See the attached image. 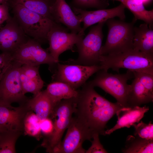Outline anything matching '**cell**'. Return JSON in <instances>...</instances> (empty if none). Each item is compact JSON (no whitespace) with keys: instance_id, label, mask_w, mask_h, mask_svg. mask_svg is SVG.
Returning <instances> with one entry per match:
<instances>
[{"instance_id":"ba28073f","label":"cell","mask_w":153,"mask_h":153,"mask_svg":"<svg viewBox=\"0 0 153 153\" xmlns=\"http://www.w3.org/2000/svg\"><path fill=\"white\" fill-rule=\"evenodd\" d=\"M101 69L100 64L86 66L58 62L51 71L53 73L52 82H63L76 90L84 84L93 74Z\"/></svg>"},{"instance_id":"e0dca14e","label":"cell","mask_w":153,"mask_h":153,"mask_svg":"<svg viewBox=\"0 0 153 153\" xmlns=\"http://www.w3.org/2000/svg\"><path fill=\"white\" fill-rule=\"evenodd\" d=\"M133 74L134 79L130 85L128 107L139 106L152 102L153 83L140 79L136 75Z\"/></svg>"},{"instance_id":"8fae6325","label":"cell","mask_w":153,"mask_h":153,"mask_svg":"<svg viewBox=\"0 0 153 153\" xmlns=\"http://www.w3.org/2000/svg\"><path fill=\"white\" fill-rule=\"evenodd\" d=\"M40 43L29 39L12 55L14 59L23 64L32 66L47 64L50 71L57 62L47 49L43 48Z\"/></svg>"},{"instance_id":"484cf974","label":"cell","mask_w":153,"mask_h":153,"mask_svg":"<svg viewBox=\"0 0 153 153\" xmlns=\"http://www.w3.org/2000/svg\"><path fill=\"white\" fill-rule=\"evenodd\" d=\"M40 121L33 112L30 110L28 111L25 116L23 123V132L25 135L39 140L42 134Z\"/></svg>"},{"instance_id":"277c9868","label":"cell","mask_w":153,"mask_h":153,"mask_svg":"<svg viewBox=\"0 0 153 153\" xmlns=\"http://www.w3.org/2000/svg\"><path fill=\"white\" fill-rule=\"evenodd\" d=\"M16 20L26 35L41 44L47 41L48 32L56 22L19 4H10Z\"/></svg>"},{"instance_id":"83f0119b","label":"cell","mask_w":153,"mask_h":153,"mask_svg":"<svg viewBox=\"0 0 153 153\" xmlns=\"http://www.w3.org/2000/svg\"><path fill=\"white\" fill-rule=\"evenodd\" d=\"M132 126L135 129V136L147 139H153V124L151 122L146 124L141 121Z\"/></svg>"},{"instance_id":"836d02e7","label":"cell","mask_w":153,"mask_h":153,"mask_svg":"<svg viewBox=\"0 0 153 153\" xmlns=\"http://www.w3.org/2000/svg\"><path fill=\"white\" fill-rule=\"evenodd\" d=\"M142 2L144 5L150 3L152 0H138Z\"/></svg>"},{"instance_id":"4316f807","label":"cell","mask_w":153,"mask_h":153,"mask_svg":"<svg viewBox=\"0 0 153 153\" xmlns=\"http://www.w3.org/2000/svg\"><path fill=\"white\" fill-rule=\"evenodd\" d=\"M22 133L10 132L0 134V153H14L15 144Z\"/></svg>"},{"instance_id":"f1b7e54d","label":"cell","mask_w":153,"mask_h":153,"mask_svg":"<svg viewBox=\"0 0 153 153\" xmlns=\"http://www.w3.org/2000/svg\"><path fill=\"white\" fill-rule=\"evenodd\" d=\"M73 2L79 8H94L102 9L109 5V3L105 0H73Z\"/></svg>"},{"instance_id":"9a60e30c","label":"cell","mask_w":153,"mask_h":153,"mask_svg":"<svg viewBox=\"0 0 153 153\" xmlns=\"http://www.w3.org/2000/svg\"><path fill=\"white\" fill-rule=\"evenodd\" d=\"M126 7L122 3L114 8L108 9H99L93 11H87L75 7H73V10L80 18L83 26L81 34L84 35L85 30L89 27L96 23L118 17L120 20H124L126 16L125 12Z\"/></svg>"},{"instance_id":"7402d4cb","label":"cell","mask_w":153,"mask_h":153,"mask_svg":"<svg viewBox=\"0 0 153 153\" xmlns=\"http://www.w3.org/2000/svg\"><path fill=\"white\" fill-rule=\"evenodd\" d=\"M54 106L60 101L77 97L78 90L61 82H54L49 84L45 90Z\"/></svg>"},{"instance_id":"d4e9b609","label":"cell","mask_w":153,"mask_h":153,"mask_svg":"<svg viewBox=\"0 0 153 153\" xmlns=\"http://www.w3.org/2000/svg\"><path fill=\"white\" fill-rule=\"evenodd\" d=\"M133 14L134 17L133 20L144 21L152 29L153 25V10H147L143 3L138 0H123L122 3Z\"/></svg>"},{"instance_id":"e575fe53","label":"cell","mask_w":153,"mask_h":153,"mask_svg":"<svg viewBox=\"0 0 153 153\" xmlns=\"http://www.w3.org/2000/svg\"><path fill=\"white\" fill-rule=\"evenodd\" d=\"M0 4H9V0H0Z\"/></svg>"},{"instance_id":"cb8c5ba5","label":"cell","mask_w":153,"mask_h":153,"mask_svg":"<svg viewBox=\"0 0 153 153\" xmlns=\"http://www.w3.org/2000/svg\"><path fill=\"white\" fill-rule=\"evenodd\" d=\"M122 152L125 153H152L153 139L129 135L127 137L125 147Z\"/></svg>"},{"instance_id":"7a4b0ae2","label":"cell","mask_w":153,"mask_h":153,"mask_svg":"<svg viewBox=\"0 0 153 153\" xmlns=\"http://www.w3.org/2000/svg\"><path fill=\"white\" fill-rule=\"evenodd\" d=\"M100 65L102 69H110L119 72L120 68L132 72H139L153 75V55L133 49L118 54L101 55Z\"/></svg>"},{"instance_id":"ac0fdd59","label":"cell","mask_w":153,"mask_h":153,"mask_svg":"<svg viewBox=\"0 0 153 153\" xmlns=\"http://www.w3.org/2000/svg\"><path fill=\"white\" fill-rule=\"evenodd\" d=\"M149 110L148 107L139 106L124 107L116 112L118 120L112 128L105 131V134L110 135L117 129L124 127L130 128L134 124L139 122L144 114Z\"/></svg>"},{"instance_id":"f546056e","label":"cell","mask_w":153,"mask_h":153,"mask_svg":"<svg viewBox=\"0 0 153 153\" xmlns=\"http://www.w3.org/2000/svg\"><path fill=\"white\" fill-rule=\"evenodd\" d=\"M12 55L2 52L0 54V81L14 61Z\"/></svg>"},{"instance_id":"30bf717a","label":"cell","mask_w":153,"mask_h":153,"mask_svg":"<svg viewBox=\"0 0 153 153\" xmlns=\"http://www.w3.org/2000/svg\"><path fill=\"white\" fill-rule=\"evenodd\" d=\"M67 129L63 140L51 153H85L82 144L86 140H92L93 133L75 116L73 117Z\"/></svg>"},{"instance_id":"4dcf8cb0","label":"cell","mask_w":153,"mask_h":153,"mask_svg":"<svg viewBox=\"0 0 153 153\" xmlns=\"http://www.w3.org/2000/svg\"><path fill=\"white\" fill-rule=\"evenodd\" d=\"M99 134L97 133H94L92 136V140L91 146L87 150L86 153H106L107 152L101 144L99 138Z\"/></svg>"},{"instance_id":"5bb4252c","label":"cell","mask_w":153,"mask_h":153,"mask_svg":"<svg viewBox=\"0 0 153 153\" xmlns=\"http://www.w3.org/2000/svg\"><path fill=\"white\" fill-rule=\"evenodd\" d=\"M14 18H11L0 28V50L12 55L28 39Z\"/></svg>"},{"instance_id":"6da1fadb","label":"cell","mask_w":153,"mask_h":153,"mask_svg":"<svg viewBox=\"0 0 153 153\" xmlns=\"http://www.w3.org/2000/svg\"><path fill=\"white\" fill-rule=\"evenodd\" d=\"M76 98L75 116L94 134L105 135V129L109 120L124 107L113 103L98 94L89 82L82 86Z\"/></svg>"},{"instance_id":"5b68a950","label":"cell","mask_w":153,"mask_h":153,"mask_svg":"<svg viewBox=\"0 0 153 153\" xmlns=\"http://www.w3.org/2000/svg\"><path fill=\"white\" fill-rule=\"evenodd\" d=\"M76 98L62 100L54 105L49 117L53 122L54 131L50 136L44 139L41 145L46 148L47 152L51 153L61 141L63 135L75 111Z\"/></svg>"},{"instance_id":"d6a6232c","label":"cell","mask_w":153,"mask_h":153,"mask_svg":"<svg viewBox=\"0 0 153 153\" xmlns=\"http://www.w3.org/2000/svg\"><path fill=\"white\" fill-rule=\"evenodd\" d=\"M9 6L8 4H0V28L11 18L9 12Z\"/></svg>"},{"instance_id":"3957f363","label":"cell","mask_w":153,"mask_h":153,"mask_svg":"<svg viewBox=\"0 0 153 153\" xmlns=\"http://www.w3.org/2000/svg\"><path fill=\"white\" fill-rule=\"evenodd\" d=\"M136 22L133 19L130 22L113 18L107 20L106 22L108 33L105 43L101 48V55L116 54L133 49Z\"/></svg>"},{"instance_id":"7c38bea8","label":"cell","mask_w":153,"mask_h":153,"mask_svg":"<svg viewBox=\"0 0 153 153\" xmlns=\"http://www.w3.org/2000/svg\"><path fill=\"white\" fill-rule=\"evenodd\" d=\"M68 29L56 23L48 33L47 40L49 47L47 50L57 62L60 55L68 50L73 51V47L84 37V35L68 33Z\"/></svg>"},{"instance_id":"ffe728a7","label":"cell","mask_w":153,"mask_h":153,"mask_svg":"<svg viewBox=\"0 0 153 153\" xmlns=\"http://www.w3.org/2000/svg\"><path fill=\"white\" fill-rule=\"evenodd\" d=\"M144 23L134 26L133 49L153 55V30Z\"/></svg>"},{"instance_id":"44dd1931","label":"cell","mask_w":153,"mask_h":153,"mask_svg":"<svg viewBox=\"0 0 153 153\" xmlns=\"http://www.w3.org/2000/svg\"><path fill=\"white\" fill-rule=\"evenodd\" d=\"M26 104L40 120L49 118L54 107L45 90L41 91L33 98L29 99Z\"/></svg>"},{"instance_id":"d590c367","label":"cell","mask_w":153,"mask_h":153,"mask_svg":"<svg viewBox=\"0 0 153 153\" xmlns=\"http://www.w3.org/2000/svg\"><path fill=\"white\" fill-rule=\"evenodd\" d=\"M116 0V1H119L120 2H121V3H122V1H123V0Z\"/></svg>"},{"instance_id":"603a6c76","label":"cell","mask_w":153,"mask_h":153,"mask_svg":"<svg viewBox=\"0 0 153 153\" xmlns=\"http://www.w3.org/2000/svg\"><path fill=\"white\" fill-rule=\"evenodd\" d=\"M54 0H9V4H19L54 21L51 9Z\"/></svg>"},{"instance_id":"9c48e42d","label":"cell","mask_w":153,"mask_h":153,"mask_svg":"<svg viewBox=\"0 0 153 153\" xmlns=\"http://www.w3.org/2000/svg\"><path fill=\"white\" fill-rule=\"evenodd\" d=\"M22 64L14 61L0 81V102L20 105L25 104L29 98L23 92L20 79V69Z\"/></svg>"},{"instance_id":"52a82bcc","label":"cell","mask_w":153,"mask_h":153,"mask_svg":"<svg viewBox=\"0 0 153 153\" xmlns=\"http://www.w3.org/2000/svg\"><path fill=\"white\" fill-rule=\"evenodd\" d=\"M92 80L90 81L94 87H99L113 96L122 106L128 107V99L130 85L128 81L134 78L133 72L128 70L123 74H113L100 70Z\"/></svg>"},{"instance_id":"2e32d148","label":"cell","mask_w":153,"mask_h":153,"mask_svg":"<svg viewBox=\"0 0 153 153\" xmlns=\"http://www.w3.org/2000/svg\"><path fill=\"white\" fill-rule=\"evenodd\" d=\"M51 14L55 22L64 24L71 33L82 35L81 20L65 0H54L51 9Z\"/></svg>"},{"instance_id":"d6986e66","label":"cell","mask_w":153,"mask_h":153,"mask_svg":"<svg viewBox=\"0 0 153 153\" xmlns=\"http://www.w3.org/2000/svg\"><path fill=\"white\" fill-rule=\"evenodd\" d=\"M40 66L23 64L20 69V79L24 94L27 93L35 95L41 91L44 82L39 71Z\"/></svg>"},{"instance_id":"8992f818","label":"cell","mask_w":153,"mask_h":153,"mask_svg":"<svg viewBox=\"0 0 153 153\" xmlns=\"http://www.w3.org/2000/svg\"><path fill=\"white\" fill-rule=\"evenodd\" d=\"M106 21L92 27L85 37L75 45L78 56L76 60L69 59L66 63L86 66L99 65L100 50L103 37L102 28Z\"/></svg>"},{"instance_id":"1f68e13d","label":"cell","mask_w":153,"mask_h":153,"mask_svg":"<svg viewBox=\"0 0 153 153\" xmlns=\"http://www.w3.org/2000/svg\"><path fill=\"white\" fill-rule=\"evenodd\" d=\"M40 126L42 134L45 138L50 136L52 133L54 127L53 122L49 118L41 120Z\"/></svg>"},{"instance_id":"4fadbf2b","label":"cell","mask_w":153,"mask_h":153,"mask_svg":"<svg viewBox=\"0 0 153 153\" xmlns=\"http://www.w3.org/2000/svg\"><path fill=\"white\" fill-rule=\"evenodd\" d=\"M29 110L25 104L18 107L0 102V134L23 132L25 116Z\"/></svg>"}]
</instances>
